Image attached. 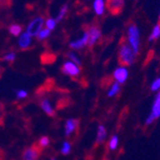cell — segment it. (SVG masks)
I'll list each match as a JSON object with an SVG mask.
<instances>
[{"instance_id":"1","label":"cell","mask_w":160,"mask_h":160,"mask_svg":"<svg viewBox=\"0 0 160 160\" xmlns=\"http://www.w3.org/2000/svg\"><path fill=\"white\" fill-rule=\"evenodd\" d=\"M118 60L120 65L124 66H129L134 62L135 60V54L133 50L128 45L126 39L123 38V43L120 44L119 52H118Z\"/></svg>"},{"instance_id":"2","label":"cell","mask_w":160,"mask_h":160,"mask_svg":"<svg viewBox=\"0 0 160 160\" xmlns=\"http://www.w3.org/2000/svg\"><path fill=\"white\" fill-rule=\"evenodd\" d=\"M128 43L130 44V47L133 50L134 54L137 55L139 52L140 47V36H139V30L137 26L134 23H130L128 29Z\"/></svg>"},{"instance_id":"3","label":"cell","mask_w":160,"mask_h":160,"mask_svg":"<svg viewBox=\"0 0 160 160\" xmlns=\"http://www.w3.org/2000/svg\"><path fill=\"white\" fill-rule=\"evenodd\" d=\"M45 23L44 18L43 17H38L34 18L27 27V33L31 37H37L38 33L42 30V27Z\"/></svg>"},{"instance_id":"4","label":"cell","mask_w":160,"mask_h":160,"mask_svg":"<svg viewBox=\"0 0 160 160\" xmlns=\"http://www.w3.org/2000/svg\"><path fill=\"white\" fill-rule=\"evenodd\" d=\"M42 152V149L38 146V143L28 147L23 151L22 160H38Z\"/></svg>"},{"instance_id":"5","label":"cell","mask_w":160,"mask_h":160,"mask_svg":"<svg viewBox=\"0 0 160 160\" xmlns=\"http://www.w3.org/2000/svg\"><path fill=\"white\" fill-rule=\"evenodd\" d=\"M62 72L64 75L72 78H78L81 74V67L72 62H65L62 67Z\"/></svg>"},{"instance_id":"6","label":"cell","mask_w":160,"mask_h":160,"mask_svg":"<svg viewBox=\"0 0 160 160\" xmlns=\"http://www.w3.org/2000/svg\"><path fill=\"white\" fill-rule=\"evenodd\" d=\"M86 32L88 35V43L87 45L92 47L101 38V30L97 25H89L86 28Z\"/></svg>"},{"instance_id":"7","label":"cell","mask_w":160,"mask_h":160,"mask_svg":"<svg viewBox=\"0 0 160 160\" xmlns=\"http://www.w3.org/2000/svg\"><path fill=\"white\" fill-rule=\"evenodd\" d=\"M124 2L125 0H107V8L111 14L117 16L123 10Z\"/></svg>"},{"instance_id":"8","label":"cell","mask_w":160,"mask_h":160,"mask_svg":"<svg viewBox=\"0 0 160 160\" xmlns=\"http://www.w3.org/2000/svg\"><path fill=\"white\" fill-rule=\"evenodd\" d=\"M158 117H160V91L159 93L157 94L156 98H155V101L153 103V106H152V113L151 115L148 117L147 119V125L152 123L155 119H157Z\"/></svg>"},{"instance_id":"9","label":"cell","mask_w":160,"mask_h":160,"mask_svg":"<svg viewBox=\"0 0 160 160\" xmlns=\"http://www.w3.org/2000/svg\"><path fill=\"white\" fill-rule=\"evenodd\" d=\"M87 43H88V35H87V32L85 31L81 38L74 40V41H71L69 43V46L72 49L80 50V49H82L83 47H85L87 45Z\"/></svg>"},{"instance_id":"10","label":"cell","mask_w":160,"mask_h":160,"mask_svg":"<svg viewBox=\"0 0 160 160\" xmlns=\"http://www.w3.org/2000/svg\"><path fill=\"white\" fill-rule=\"evenodd\" d=\"M78 128H79V120L68 119L65 123V135L69 137L74 132H77Z\"/></svg>"},{"instance_id":"11","label":"cell","mask_w":160,"mask_h":160,"mask_svg":"<svg viewBox=\"0 0 160 160\" xmlns=\"http://www.w3.org/2000/svg\"><path fill=\"white\" fill-rule=\"evenodd\" d=\"M39 105H40V108H42V110L44 111L48 116H50V117H55V116H56V111H55L52 104L50 103V101L47 98H44V99L40 100Z\"/></svg>"},{"instance_id":"12","label":"cell","mask_w":160,"mask_h":160,"mask_svg":"<svg viewBox=\"0 0 160 160\" xmlns=\"http://www.w3.org/2000/svg\"><path fill=\"white\" fill-rule=\"evenodd\" d=\"M31 43H32V37L27 32L20 35L18 39V45L21 50H27L31 46Z\"/></svg>"},{"instance_id":"13","label":"cell","mask_w":160,"mask_h":160,"mask_svg":"<svg viewBox=\"0 0 160 160\" xmlns=\"http://www.w3.org/2000/svg\"><path fill=\"white\" fill-rule=\"evenodd\" d=\"M113 77L116 80L118 83H123L126 82L127 78H128V71L125 67H119L117 68L113 73Z\"/></svg>"},{"instance_id":"14","label":"cell","mask_w":160,"mask_h":160,"mask_svg":"<svg viewBox=\"0 0 160 160\" xmlns=\"http://www.w3.org/2000/svg\"><path fill=\"white\" fill-rule=\"evenodd\" d=\"M107 137V130L104 126L100 125L98 127V132H97V138H96V144H100L103 142Z\"/></svg>"},{"instance_id":"15","label":"cell","mask_w":160,"mask_h":160,"mask_svg":"<svg viewBox=\"0 0 160 160\" xmlns=\"http://www.w3.org/2000/svg\"><path fill=\"white\" fill-rule=\"evenodd\" d=\"M93 6H94L95 12L98 14V16H102L103 12H104V9H105L104 0H95Z\"/></svg>"},{"instance_id":"16","label":"cell","mask_w":160,"mask_h":160,"mask_svg":"<svg viewBox=\"0 0 160 160\" xmlns=\"http://www.w3.org/2000/svg\"><path fill=\"white\" fill-rule=\"evenodd\" d=\"M9 32L14 37H18L22 32V27L18 24H12L9 28Z\"/></svg>"},{"instance_id":"17","label":"cell","mask_w":160,"mask_h":160,"mask_svg":"<svg viewBox=\"0 0 160 160\" xmlns=\"http://www.w3.org/2000/svg\"><path fill=\"white\" fill-rule=\"evenodd\" d=\"M120 91V84L116 82H113V84L111 85V88L109 89L108 91V96L109 97H113L115 96L116 94H118V92Z\"/></svg>"},{"instance_id":"18","label":"cell","mask_w":160,"mask_h":160,"mask_svg":"<svg viewBox=\"0 0 160 160\" xmlns=\"http://www.w3.org/2000/svg\"><path fill=\"white\" fill-rule=\"evenodd\" d=\"M159 36H160V21L154 26L153 30H152V35L150 37V40L151 41L152 40H154V39L158 38Z\"/></svg>"},{"instance_id":"19","label":"cell","mask_w":160,"mask_h":160,"mask_svg":"<svg viewBox=\"0 0 160 160\" xmlns=\"http://www.w3.org/2000/svg\"><path fill=\"white\" fill-rule=\"evenodd\" d=\"M49 144H50V139H49L48 136H42L39 139V141L38 142V145L42 150L44 149V148H46V147H48Z\"/></svg>"},{"instance_id":"20","label":"cell","mask_w":160,"mask_h":160,"mask_svg":"<svg viewBox=\"0 0 160 160\" xmlns=\"http://www.w3.org/2000/svg\"><path fill=\"white\" fill-rule=\"evenodd\" d=\"M50 30H48L47 28H45V29H42V30L38 33V35L37 36V38L39 39V40H44V39H46L49 36H50Z\"/></svg>"},{"instance_id":"21","label":"cell","mask_w":160,"mask_h":160,"mask_svg":"<svg viewBox=\"0 0 160 160\" xmlns=\"http://www.w3.org/2000/svg\"><path fill=\"white\" fill-rule=\"evenodd\" d=\"M67 12V5H63L62 7V9H61V11H60V12L58 13V16H57V18H56V21L58 22V21H61L63 18H64V16H65V13Z\"/></svg>"},{"instance_id":"22","label":"cell","mask_w":160,"mask_h":160,"mask_svg":"<svg viewBox=\"0 0 160 160\" xmlns=\"http://www.w3.org/2000/svg\"><path fill=\"white\" fill-rule=\"evenodd\" d=\"M70 152H71V144L69 143V142H64L63 143V145H62V150H61V152L62 153V154H64V155H67V154H69L70 153Z\"/></svg>"},{"instance_id":"23","label":"cell","mask_w":160,"mask_h":160,"mask_svg":"<svg viewBox=\"0 0 160 160\" xmlns=\"http://www.w3.org/2000/svg\"><path fill=\"white\" fill-rule=\"evenodd\" d=\"M45 24H46V28L48 29V30L52 31V30H54V29L56 28L57 21H56V19H54V18H48V19L45 21Z\"/></svg>"},{"instance_id":"24","label":"cell","mask_w":160,"mask_h":160,"mask_svg":"<svg viewBox=\"0 0 160 160\" xmlns=\"http://www.w3.org/2000/svg\"><path fill=\"white\" fill-rule=\"evenodd\" d=\"M67 57H68V59L70 60V61H72V62H74V63H76L77 65H81V61H80V59L79 58L74 54V53H68L67 54Z\"/></svg>"},{"instance_id":"25","label":"cell","mask_w":160,"mask_h":160,"mask_svg":"<svg viewBox=\"0 0 160 160\" xmlns=\"http://www.w3.org/2000/svg\"><path fill=\"white\" fill-rule=\"evenodd\" d=\"M16 54H14L13 52H9V53H7L4 57H3V61H5V62H13L14 60H16Z\"/></svg>"},{"instance_id":"26","label":"cell","mask_w":160,"mask_h":160,"mask_svg":"<svg viewBox=\"0 0 160 160\" xmlns=\"http://www.w3.org/2000/svg\"><path fill=\"white\" fill-rule=\"evenodd\" d=\"M117 145H118V137L114 135L111 140L109 141V149L110 150H115L116 148H117Z\"/></svg>"},{"instance_id":"27","label":"cell","mask_w":160,"mask_h":160,"mask_svg":"<svg viewBox=\"0 0 160 160\" xmlns=\"http://www.w3.org/2000/svg\"><path fill=\"white\" fill-rule=\"evenodd\" d=\"M159 89H160V78L156 79L152 84V91H156V90H159Z\"/></svg>"},{"instance_id":"28","label":"cell","mask_w":160,"mask_h":160,"mask_svg":"<svg viewBox=\"0 0 160 160\" xmlns=\"http://www.w3.org/2000/svg\"><path fill=\"white\" fill-rule=\"evenodd\" d=\"M27 96H28V93H27V91H25V90H18V91L17 92V97H18V99H25Z\"/></svg>"},{"instance_id":"29","label":"cell","mask_w":160,"mask_h":160,"mask_svg":"<svg viewBox=\"0 0 160 160\" xmlns=\"http://www.w3.org/2000/svg\"><path fill=\"white\" fill-rule=\"evenodd\" d=\"M12 0H0V7H10Z\"/></svg>"},{"instance_id":"30","label":"cell","mask_w":160,"mask_h":160,"mask_svg":"<svg viewBox=\"0 0 160 160\" xmlns=\"http://www.w3.org/2000/svg\"><path fill=\"white\" fill-rule=\"evenodd\" d=\"M2 72H3V71H2V68L0 67V79H1V76H2Z\"/></svg>"},{"instance_id":"31","label":"cell","mask_w":160,"mask_h":160,"mask_svg":"<svg viewBox=\"0 0 160 160\" xmlns=\"http://www.w3.org/2000/svg\"><path fill=\"white\" fill-rule=\"evenodd\" d=\"M0 160H3V155H2L1 152H0Z\"/></svg>"},{"instance_id":"32","label":"cell","mask_w":160,"mask_h":160,"mask_svg":"<svg viewBox=\"0 0 160 160\" xmlns=\"http://www.w3.org/2000/svg\"><path fill=\"white\" fill-rule=\"evenodd\" d=\"M51 160H56L55 158H51Z\"/></svg>"},{"instance_id":"33","label":"cell","mask_w":160,"mask_h":160,"mask_svg":"<svg viewBox=\"0 0 160 160\" xmlns=\"http://www.w3.org/2000/svg\"><path fill=\"white\" fill-rule=\"evenodd\" d=\"M159 20H160V13H159Z\"/></svg>"},{"instance_id":"34","label":"cell","mask_w":160,"mask_h":160,"mask_svg":"<svg viewBox=\"0 0 160 160\" xmlns=\"http://www.w3.org/2000/svg\"><path fill=\"white\" fill-rule=\"evenodd\" d=\"M0 109H1V108H0ZM0 115H1V111H0Z\"/></svg>"},{"instance_id":"35","label":"cell","mask_w":160,"mask_h":160,"mask_svg":"<svg viewBox=\"0 0 160 160\" xmlns=\"http://www.w3.org/2000/svg\"><path fill=\"white\" fill-rule=\"evenodd\" d=\"M104 160H108V159H104Z\"/></svg>"}]
</instances>
